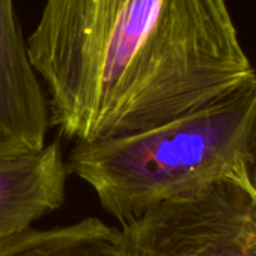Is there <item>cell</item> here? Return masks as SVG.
I'll return each mask as SVG.
<instances>
[{"instance_id":"1","label":"cell","mask_w":256,"mask_h":256,"mask_svg":"<svg viewBox=\"0 0 256 256\" xmlns=\"http://www.w3.org/2000/svg\"><path fill=\"white\" fill-rule=\"evenodd\" d=\"M26 41L50 124L76 144L163 125L256 76L224 0H46Z\"/></svg>"},{"instance_id":"2","label":"cell","mask_w":256,"mask_h":256,"mask_svg":"<svg viewBox=\"0 0 256 256\" xmlns=\"http://www.w3.org/2000/svg\"><path fill=\"white\" fill-rule=\"evenodd\" d=\"M254 122L256 76L163 125L74 144L65 164L122 226L163 202L242 174Z\"/></svg>"},{"instance_id":"3","label":"cell","mask_w":256,"mask_h":256,"mask_svg":"<svg viewBox=\"0 0 256 256\" xmlns=\"http://www.w3.org/2000/svg\"><path fill=\"white\" fill-rule=\"evenodd\" d=\"M119 230L125 256H256V196L244 172L230 175Z\"/></svg>"},{"instance_id":"4","label":"cell","mask_w":256,"mask_h":256,"mask_svg":"<svg viewBox=\"0 0 256 256\" xmlns=\"http://www.w3.org/2000/svg\"><path fill=\"white\" fill-rule=\"evenodd\" d=\"M50 110L34 70L16 0H0V158L47 146Z\"/></svg>"},{"instance_id":"5","label":"cell","mask_w":256,"mask_h":256,"mask_svg":"<svg viewBox=\"0 0 256 256\" xmlns=\"http://www.w3.org/2000/svg\"><path fill=\"white\" fill-rule=\"evenodd\" d=\"M68 170L58 142L42 151L0 158V241L32 229L62 208Z\"/></svg>"},{"instance_id":"6","label":"cell","mask_w":256,"mask_h":256,"mask_svg":"<svg viewBox=\"0 0 256 256\" xmlns=\"http://www.w3.org/2000/svg\"><path fill=\"white\" fill-rule=\"evenodd\" d=\"M0 256H125L119 228L100 218L29 229L0 241Z\"/></svg>"},{"instance_id":"7","label":"cell","mask_w":256,"mask_h":256,"mask_svg":"<svg viewBox=\"0 0 256 256\" xmlns=\"http://www.w3.org/2000/svg\"><path fill=\"white\" fill-rule=\"evenodd\" d=\"M244 180L252 193L256 196V122L252 132L250 144H248V156L244 164Z\"/></svg>"}]
</instances>
